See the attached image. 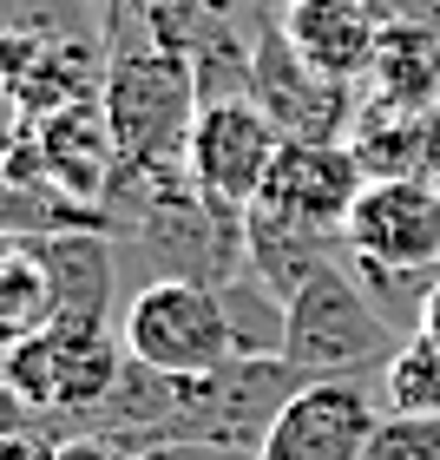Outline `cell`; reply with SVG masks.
Returning <instances> with one entry per match:
<instances>
[{
    "label": "cell",
    "instance_id": "cell-1",
    "mask_svg": "<svg viewBox=\"0 0 440 460\" xmlns=\"http://www.w3.org/2000/svg\"><path fill=\"white\" fill-rule=\"evenodd\" d=\"M408 336L382 316V303L368 296V283L355 277V263H329L316 270L296 296L283 303V362L303 382H335V375H382L394 362V349Z\"/></svg>",
    "mask_w": 440,
    "mask_h": 460
},
{
    "label": "cell",
    "instance_id": "cell-2",
    "mask_svg": "<svg viewBox=\"0 0 440 460\" xmlns=\"http://www.w3.org/2000/svg\"><path fill=\"white\" fill-rule=\"evenodd\" d=\"M99 106H106V125H112L125 164H145V172H152V164H184L191 125L204 112L191 53L158 47V40L119 47L106 86H99Z\"/></svg>",
    "mask_w": 440,
    "mask_h": 460
},
{
    "label": "cell",
    "instance_id": "cell-3",
    "mask_svg": "<svg viewBox=\"0 0 440 460\" xmlns=\"http://www.w3.org/2000/svg\"><path fill=\"white\" fill-rule=\"evenodd\" d=\"M125 355L158 375H217L237 362V329H230V303L217 283L198 277H158L125 296L119 316Z\"/></svg>",
    "mask_w": 440,
    "mask_h": 460
},
{
    "label": "cell",
    "instance_id": "cell-4",
    "mask_svg": "<svg viewBox=\"0 0 440 460\" xmlns=\"http://www.w3.org/2000/svg\"><path fill=\"white\" fill-rule=\"evenodd\" d=\"M119 375H125V336L112 323H53L33 342H20L13 355H0V382L66 434L92 408H106Z\"/></svg>",
    "mask_w": 440,
    "mask_h": 460
},
{
    "label": "cell",
    "instance_id": "cell-5",
    "mask_svg": "<svg viewBox=\"0 0 440 460\" xmlns=\"http://www.w3.org/2000/svg\"><path fill=\"white\" fill-rule=\"evenodd\" d=\"M303 388V375L283 355H237L217 375H178V408H172V447H243L257 454L283 402Z\"/></svg>",
    "mask_w": 440,
    "mask_h": 460
},
{
    "label": "cell",
    "instance_id": "cell-6",
    "mask_svg": "<svg viewBox=\"0 0 440 460\" xmlns=\"http://www.w3.org/2000/svg\"><path fill=\"white\" fill-rule=\"evenodd\" d=\"M283 132L277 119H269L257 99H217V106H204L198 125H191V145H184V172L204 198L217 204V211H250V204L263 198L269 172H277L283 158Z\"/></svg>",
    "mask_w": 440,
    "mask_h": 460
},
{
    "label": "cell",
    "instance_id": "cell-7",
    "mask_svg": "<svg viewBox=\"0 0 440 460\" xmlns=\"http://www.w3.org/2000/svg\"><path fill=\"white\" fill-rule=\"evenodd\" d=\"M250 99L277 119V132L289 145H322V138H348L355 112H362V86H342V79H322L309 59L289 47L283 20L269 13L257 33V53H250Z\"/></svg>",
    "mask_w": 440,
    "mask_h": 460
},
{
    "label": "cell",
    "instance_id": "cell-8",
    "mask_svg": "<svg viewBox=\"0 0 440 460\" xmlns=\"http://www.w3.org/2000/svg\"><path fill=\"white\" fill-rule=\"evenodd\" d=\"M374 388L382 382H355V375L303 382L269 421L257 460H368V441L388 414Z\"/></svg>",
    "mask_w": 440,
    "mask_h": 460
},
{
    "label": "cell",
    "instance_id": "cell-9",
    "mask_svg": "<svg viewBox=\"0 0 440 460\" xmlns=\"http://www.w3.org/2000/svg\"><path fill=\"white\" fill-rule=\"evenodd\" d=\"M27 145H33V164H40L53 198L106 211L125 158H119V138H112L99 99H79V106H59L47 119H27Z\"/></svg>",
    "mask_w": 440,
    "mask_h": 460
},
{
    "label": "cell",
    "instance_id": "cell-10",
    "mask_svg": "<svg viewBox=\"0 0 440 460\" xmlns=\"http://www.w3.org/2000/svg\"><path fill=\"white\" fill-rule=\"evenodd\" d=\"M348 257L394 270H440V191L421 178L368 184L348 217Z\"/></svg>",
    "mask_w": 440,
    "mask_h": 460
},
{
    "label": "cell",
    "instance_id": "cell-11",
    "mask_svg": "<svg viewBox=\"0 0 440 460\" xmlns=\"http://www.w3.org/2000/svg\"><path fill=\"white\" fill-rule=\"evenodd\" d=\"M362 191H368V172L355 164L348 138H322V145H283L257 204H277V211L322 224V230H348Z\"/></svg>",
    "mask_w": 440,
    "mask_h": 460
},
{
    "label": "cell",
    "instance_id": "cell-12",
    "mask_svg": "<svg viewBox=\"0 0 440 460\" xmlns=\"http://www.w3.org/2000/svg\"><path fill=\"white\" fill-rule=\"evenodd\" d=\"M348 257V230H322L277 211V204H250L243 211V270L257 277L277 303H289L316 270Z\"/></svg>",
    "mask_w": 440,
    "mask_h": 460
},
{
    "label": "cell",
    "instance_id": "cell-13",
    "mask_svg": "<svg viewBox=\"0 0 440 460\" xmlns=\"http://www.w3.org/2000/svg\"><path fill=\"white\" fill-rule=\"evenodd\" d=\"M289 47H296L322 79H342V86H362L374 66V47H382V13L368 0H283L277 7Z\"/></svg>",
    "mask_w": 440,
    "mask_h": 460
},
{
    "label": "cell",
    "instance_id": "cell-14",
    "mask_svg": "<svg viewBox=\"0 0 440 460\" xmlns=\"http://www.w3.org/2000/svg\"><path fill=\"white\" fill-rule=\"evenodd\" d=\"M33 243L59 289V323H112L119 263H125L112 230H40Z\"/></svg>",
    "mask_w": 440,
    "mask_h": 460
},
{
    "label": "cell",
    "instance_id": "cell-15",
    "mask_svg": "<svg viewBox=\"0 0 440 460\" xmlns=\"http://www.w3.org/2000/svg\"><path fill=\"white\" fill-rule=\"evenodd\" d=\"M362 106H388V112H434L440 106V40L414 33V27H382L374 66L362 79Z\"/></svg>",
    "mask_w": 440,
    "mask_h": 460
},
{
    "label": "cell",
    "instance_id": "cell-16",
    "mask_svg": "<svg viewBox=\"0 0 440 460\" xmlns=\"http://www.w3.org/2000/svg\"><path fill=\"white\" fill-rule=\"evenodd\" d=\"M59 323V289L33 237H0V355Z\"/></svg>",
    "mask_w": 440,
    "mask_h": 460
},
{
    "label": "cell",
    "instance_id": "cell-17",
    "mask_svg": "<svg viewBox=\"0 0 440 460\" xmlns=\"http://www.w3.org/2000/svg\"><path fill=\"white\" fill-rule=\"evenodd\" d=\"M427 119V112H421ZM421 119L414 112H388V106H362L348 125V152L368 172V184L388 178H421Z\"/></svg>",
    "mask_w": 440,
    "mask_h": 460
},
{
    "label": "cell",
    "instance_id": "cell-18",
    "mask_svg": "<svg viewBox=\"0 0 440 460\" xmlns=\"http://www.w3.org/2000/svg\"><path fill=\"white\" fill-rule=\"evenodd\" d=\"M382 408L388 414H440V349L427 336H408L382 368Z\"/></svg>",
    "mask_w": 440,
    "mask_h": 460
},
{
    "label": "cell",
    "instance_id": "cell-19",
    "mask_svg": "<svg viewBox=\"0 0 440 460\" xmlns=\"http://www.w3.org/2000/svg\"><path fill=\"white\" fill-rule=\"evenodd\" d=\"M368 460H440V414H382Z\"/></svg>",
    "mask_w": 440,
    "mask_h": 460
},
{
    "label": "cell",
    "instance_id": "cell-20",
    "mask_svg": "<svg viewBox=\"0 0 440 460\" xmlns=\"http://www.w3.org/2000/svg\"><path fill=\"white\" fill-rule=\"evenodd\" d=\"M59 447H66V428L40 414V421L13 428L7 441H0V460H59Z\"/></svg>",
    "mask_w": 440,
    "mask_h": 460
},
{
    "label": "cell",
    "instance_id": "cell-21",
    "mask_svg": "<svg viewBox=\"0 0 440 460\" xmlns=\"http://www.w3.org/2000/svg\"><path fill=\"white\" fill-rule=\"evenodd\" d=\"M59 460H145L138 447H125L119 434H66Z\"/></svg>",
    "mask_w": 440,
    "mask_h": 460
},
{
    "label": "cell",
    "instance_id": "cell-22",
    "mask_svg": "<svg viewBox=\"0 0 440 460\" xmlns=\"http://www.w3.org/2000/svg\"><path fill=\"white\" fill-rule=\"evenodd\" d=\"M421 184L440 191V106L421 119Z\"/></svg>",
    "mask_w": 440,
    "mask_h": 460
},
{
    "label": "cell",
    "instance_id": "cell-23",
    "mask_svg": "<svg viewBox=\"0 0 440 460\" xmlns=\"http://www.w3.org/2000/svg\"><path fill=\"white\" fill-rule=\"evenodd\" d=\"M145 460H257V454H243V447H198V441H184V447H158V454H145Z\"/></svg>",
    "mask_w": 440,
    "mask_h": 460
},
{
    "label": "cell",
    "instance_id": "cell-24",
    "mask_svg": "<svg viewBox=\"0 0 440 460\" xmlns=\"http://www.w3.org/2000/svg\"><path fill=\"white\" fill-rule=\"evenodd\" d=\"M27 421H40V414H33L27 402H20V394H13L7 382H0V441H7L13 428H27Z\"/></svg>",
    "mask_w": 440,
    "mask_h": 460
},
{
    "label": "cell",
    "instance_id": "cell-25",
    "mask_svg": "<svg viewBox=\"0 0 440 460\" xmlns=\"http://www.w3.org/2000/svg\"><path fill=\"white\" fill-rule=\"evenodd\" d=\"M421 336L440 349V283H434V296H427V309H421Z\"/></svg>",
    "mask_w": 440,
    "mask_h": 460
},
{
    "label": "cell",
    "instance_id": "cell-26",
    "mask_svg": "<svg viewBox=\"0 0 440 460\" xmlns=\"http://www.w3.org/2000/svg\"><path fill=\"white\" fill-rule=\"evenodd\" d=\"M59 7H112V0H59Z\"/></svg>",
    "mask_w": 440,
    "mask_h": 460
},
{
    "label": "cell",
    "instance_id": "cell-27",
    "mask_svg": "<svg viewBox=\"0 0 440 460\" xmlns=\"http://www.w3.org/2000/svg\"><path fill=\"white\" fill-rule=\"evenodd\" d=\"M263 7H283V0H263Z\"/></svg>",
    "mask_w": 440,
    "mask_h": 460
}]
</instances>
